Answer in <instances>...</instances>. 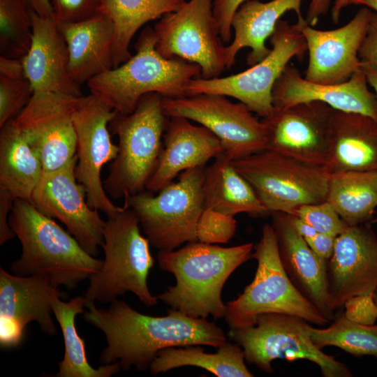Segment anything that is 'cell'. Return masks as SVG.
Masks as SVG:
<instances>
[{
  "label": "cell",
  "mask_w": 377,
  "mask_h": 377,
  "mask_svg": "<svg viewBox=\"0 0 377 377\" xmlns=\"http://www.w3.org/2000/svg\"><path fill=\"white\" fill-rule=\"evenodd\" d=\"M108 309H98L95 302L85 304L84 319L105 336L107 346L100 362H118L126 371L134 367L149 369L156 354L170 347L190 345L219 348L226 343L224 331L207 318H193L171 309L165 316L138 312L126 302L115 299Z\"/></svg>",
  "instance_id": "6da1fadb"
},
{
  "label": "cell",
  "mask_w": 377,
  "mask_h": 377,
  "mask_svg": "<svg viewBox=\"0 0 377 377\" xmlns=\"http://www.w3.org/2000/svg\"><path fill=\"white\" fill-rule=\"evenodd\" d=\"M253 250L252 243L222 247L195 241L179 249L159 251L158 267L174 275L175 284L158 299L193 318H224V284L238 267L252 258Z\"/></svg>",
  "instance_id": "7a4b0ae2"
},
{
  "label": "cell",
  "mask_w": 377,
  "mask_h": 377,
  "mask_svg": "<svg viewBox=\"0 0 377 377\" xmlns=\"http://www.w3.org/2000/svg\"><path fill=\"white\" fill-rule=\"evenodd\" d=\"M8 223L22 246L20 258L10 267L15 275L40 276L57 288L71 290L102 267L103 260L29 201L15 200Z\"/></svg>",
  "instance_id": "3957f363"
},
{
  "label": "cell",
  "mask_w": 377,
  "mask_h": 377,
  "mask_svg": "<svg viewBox=\"0 0 377 377\" xmlns=\"http://www.w3.org/2000/svg\"><path fill=\"white\" fill-rule=\"evenodd\" d=\"M153 28L146 27L135 43V54L117 67L87 82L91 94L121 114H130L145 94L186 96L191 80L201 76L200 67L179 57L165 59L155 49Z\"/></svg>",
  "instance_id": "277c9868"
},
{
  "label": "cell",
  "mask_w": 377,
  "mask_h": 377,
  "mask_svg": "<svg viewBox=\"0 0 377 377\" xmlns=\"http://www.w3.org/2000/svg\"><path fill=\"white\" fill-rule=\"evenodd\" d=\"M140 228L135 213L124 204L107 216L101 244L104 260L100 270L89 278L85 304L110 303L127 292L147 306L158 303L157 296L151 294L147 284L154 263L150 243Z\"/></svg>",
  "instance_id": "5b68a950"
},
{
  "label": "cell",
  "mask_w": 377,
  "mask_h": 377,
  "mask_svg": "<svg viewBox=\"0 0 377 377\" xmlns=\"http://www.w3.org/2000/svg\"><path fill=\"white\" fill-rule=\"evenodd\" d=\"M163 96L149 93L130 114L117 112L109 130L118 138V154L111 162L103 188L114 199L146 190L160 157L167 119Z\"/></svg>",
  "instance_id": "8992f818"
},
{
  "label": "cell",
  "mask_w": 377,
  "mask_h": 377,
  "mask_svg": "<svg viewBox=\"0 0 377 377\" xmlns=\"http://www.w3.org/2000/svg\"><path fill=\"white\" fill-rule=\"evenodd\" d=\"M253 250L251 256L257 260L258 267L252 282L236 299L226 303L223 318L230 330L253 326L260 315L269 313L298 316L318 325L330 322L288 278L272 224L263 226L260 239Z\"/></svg>",
  "instance_id": "52a82bcc"
},
{
  "label": "cell",
  "mask_w": 377,
  "mask_h": 377,
  "mask_svg": "<svg viewBox=\"0 0 377 377\" xmlns=\"http://www.w3.org/2000/svg\"><path fill=\"white\" fill-rule=\"evenodd\" d=\"M205 169L185 170L178 181L156 193L145 190L124 198V204L135 213L150 245L159 251L197 241V223L205 209Z\"/></svg>",
  "instance_id": "ba28073f"
},
{
  "label": "cell",
  "mask_w": 377,
  "mask_h": 377,
  "mask_svg": "<svg viewBox=\"0 0 377 377\" xmlns=\"http://www.w3.org/2000/svg\"><path fill=\"white\" fill-rule=\"evenodd\" d=\"M311 327L298 316L269 313L260 315L253 326L230 329L228 336L242 347L246 362L266 373H273L274 360H306L318 366L324 377L352 376L346 364L314 345Z\"/></svg>",
  "instance_id": "9c48e42d"
},
{
  "label": "cell",
  "mask_w": 377,
  "mask_h": 377,
  "mask_svg": "<svg viewBox=\"0 0 377 377\" xmlns=\"http://www.w3.org/2000/svg\"><path fill=\"white\" fill-rule=\"evenodd\" d=\"M306 24V20L293 24L280 20L269 37L272 48L265 59L237 74L194 78L187 86L186 96L214 94L232 97L263 118L269 116L274 109L272 94L276 81L293 57L301 59L307 51L302 31Z\"/></svg>",
  "instance_id": "30bf717a"
},
{
  "label": "cell",
  "mask_w": 377,
  "mask_h": 377,
  "mask_svg": "<svg viewBox=\"0 0 377 377\" xmlns=\"http://www.w3.org/2000/svg\"><path fill=\"white\" fill-rule=\"evenodd\" d=\"M270 212L293 215L300 206L327 200L330 174L324 167L309 165L265 149L232 161Z\"/></svg>",
  "instance_id": "8fae6325"
},
{
  "label": "cell",
  "mask_w": 377,
  "mask_h": 377,
  "mask_svg": "<svg viewBox=\"0 0 377 377\" xmlns=\"http://www.w3.org/2000/svg\"><path fill=\"white\" fill-rule=\"evenodd\" d=\"M155 49L165 59L179 57L201 68L200 77H221L226 68V46L212 0H189L163 15L153 28Z\"/></svg>",
  "instance_id": "7c38bea8"
},
{
  "label": "cell",
  "mask_w": 377,
  "mask_h": 377,
  "mask_svg": "<svg viewBox=\"0 0 377 377\" xmlns=\"http://www.w3.org/2000/svg\"><path fill=\"white\" fill-rule=\"evenodd\" d=\"M227 96L198 94L163 97L168 117H184L207 128L220 140L223 154L232 161L267 149V132L262 121L243 103H232Z\"/></svg>",
  "instance_id": "4fadbf2b"
},
{
  "label": "cell",
  "mask_w": 377,
  "mask_h": 377,
  "mask_svg": "<svg viewBox=\"0 0 377 377\" xmlns=\"http://www.w3.org/2000/svg\"><path fill=\"white\" fill-rule=\"evenodd\" d=\"M117 112L93 94L80 97L73 113L77 138L75 177L86 191L89 205L107 216L119 211L106 193L101 172L117 156L109 123Z\"/></svg>",
  "instance_id": "5bb4252c"
},
{
  "label": "cell",
  "mask_w": 377,
  "mask_h": 377,
  "mask_svg": "<svg viewBox=\"0 0 377 377\" xmlns=\"http://www.w3.org/2000/svg\"><path fill=\"white\" fill-rule=\"evenodd\" d=\"M79 98L34 92L27 106L12 119L39 156L43 172L65 166L76 156L73 113Z\"/></svg>",
  "instance_id": "9a60e30c"
},
{
  "label": "cell",
  "mask_w": 377,
  "mask_h": 377,
  "mask_svg": "<svg viewBox=\"0 0 377 377\" xmlns=\"http://www.w3.org/2000/svg\"><path fill=\"white\" fill-rule=\"evenodd\" d=\"M77 156L65 166L43 172L31 203L41 213L64 223L90 255L96 257L103 241L105 221L87 201L86 191L75 177Z\"/></svg>",
  "instance_id": "2e32d148"
},
{
  "label": "cell",
  "mask_w": 377,
  "mask_h": 377,
  "mask_svg": "<svg viewBox=\"0 0 377 377\" xmlns=\"http://www.w3.org/2000/svg\"><path fill=\"white\" fill-rule=\"evenodd\" d=\"M334 108L320 101L274 108L261 120L267 132V149L289 158L324 167Z\"/></svg>",
  "instance_id": "e0dca14e"
},
{
  "label": "cell",
  "mask_w": 377,
  "mask_h": 377,
  "mask_svg": "<svg viewBox=\"0 0 377 377\" xmlns=\"http://www.w3.org/2000/svg\"><path fill=\"white\" fill-rule=\"evenodd\" d=\"M66 299L40 276H18L0 269V345L10 348L22 341L24 328L36 322L42 332L54 335L57 327L52 318L56 298Z\"/></svg>",
  "instance_id": "ac0fdd59"
},
{
  "label": "cell",
  "mask_w": 377,
  "mask_h": 377,
  "mask_svg": "<svg viewBox=\"0 0 377 377\" xmlns=\"http://www.w3.org/2000/svg\"><path fill=\"white\" fill-rule=\"evenodd\" d=\"M327 283L332 310L350 298L377 289V237L370 227L348 226L335 239L327 263Z\"/></svg>",
  "instance_id": "d6986e66"
},
{
  "label": "cell",
  "mask_w": 377,
  "mask_h": 377,
  "mask_svg": "<svg viewBox=\"0 0 377 377\" xmlns=\"http://www.w3.org/2000/svg\"><path fill=\"white\" fill-rule=\"evenodd\" d=\"M372 11L363 6L346 24L318 30L306 24L302 31L306 42L309 64L306 80L323 84L344 82L362 68L359 50L368 31Z\"/></svg>",
  "instance_id": "ffe728a7"
},
{
  "label": "cell",
  "mask_w": 377,
  "mask_h": 377,
  "mask_svg": "<svg viewBox=\"0 0 377 377\" xmlns=\"http://www.w3.org/2000/svg\"><path fill=\"white\" fill-rule=\"evenodd\" d=\"M368 84L362 68L344 82L323 84L306 80L295 67L288 64L273 87L272 103L274 108H286L300 103L320 101L335 110L360 113L377 121V98Z\"/></svg>",
  "instance_id": "44dd1931"
},
{
  "label": "cell",
  "mask_w": 377,
  "mask_h": 377,
  "mask_svg": "<svg viewBox=\"0 0 377 377\" xmlns=\"http://www.w3.org/2000/svg\"><path fill=\"white\" fill-rule=\"evenodd\" d=\"M32 39L22 58L26 78L34 92L82 96L80 85L68 72L66 42L53 17H40L31 10Z\"/></svg>",
  "instance_id": "7402d4cb"
},
{
  "label": "cell",
  "mask_w": 377,
  "mask_h": 377,
  "mask_svg": "<svg viewBox=\"0 0 377 377\" xmlns=\"http://www.w3.org/2000/svg\"><path fill=\"white\" fill-rule=\"evenodd\" d=\"M167 121L163 148L146 190L157 193L182 172L205 167L223 153L217 137L202 126L184 117H172Z\"/></svg>",
  "instance_id": "603a6c76"
},
{
  "label": "cell",
  "mask_w": 377,
  "mask_h": 377,
  "mask_svg": "<svg viewBox=\"0 0 377 377\" xmlns=\"http://www.w3.org/2000/svg\"><path fill=\"white\" fill-rule=\"evenodd\" d=\"M271 214L280 259L288 278L322 315L332 320L334 312L330 307L327 290V261L318 258L297 232L290 214L281 212Z\"/></svg>",
  "instance_id": "cb8c5ba5"
},
{
  "label": "cell",
  "mask_w": 377,
  "mask_h": 377,
  "mask_svg": "<svg viewBox=\"0 0 377 377\" xmlns=\"http://www.w3.org/2000/svg\"><path fill=\"white\" fill-rule=\"evenodd\" d=\"M324 168L330 174L377 172V121L360 113L334 109Z\"/></svg>",
  "instance_id": "d4e9b609"
},
{
  "label": "cell",
  "mask_w": 377,
  "mask_h": 377,
  "mask_svg": "<svg viewBox=\"0 0 377 377\" xmlns=\"http://www.w3.org/2000/svg\"><path fill=\"white\" fill-rule=\"evenodd\" d=\"M68 50V72L81 85L113 68L114 27L111 18L100 12L81 22L57 24Z\"/></svg>",
  "instance_id": "484cf974"
},
{
  "label": "cell",
  "mask_w": 377,
  "mask_h": 377,
  "mask_svg": "<svg viewBox=\"0 0 377 377\" xmlns=\"http://www.w3.org/2000/svg\"><path fill=\"white\" fill-rule=\"evenodd\" d=\"M303 0H246L235 12L231 22L234 30L233 40L226 46V68L235 64L238 52L242 48L251 51L246 57V62L253 66L270 52L265 42L273 34L281 17L287 11L293 10L297 21H304L301 6Z\"/></svg>",
  "instance_id": "4316f807"
},
{
  "label": "cell",
  "mask_w": 377,
  "mask_h": 377,
  "mask_svg": "<svg viewBox=\"0 0 377 377\" xmlns=\"http://www.w3.org/2000/svg\"><path fill=\"white\" fill-rule=\"evenodd\" d=\"M203 192L205 209L232 216L246 213L263 217L270 214L253 186L223 153L205 167Z\"/></svg>",
  "instance_id": "83f0119b"
},
{
  "label": "cell",
  "mask_w": 377,
  "mask_h": 377,
  "mask_svg": "<svg viewBox=\"0 0 377 377\" xmlns=\"http://www.w3.org/2000/svg\"><path fill=\"white\" fill-rule=\"evenodd\" d=\"M43 174L37 153L13 120L9 121L0 132V189L31 202Z\"/></svg>",
  "instance_id": "f1b7e54d"
},
{
  "label": "cell",
  "mask_w": 377,
  "mask_h": 377,
  "mask_svg": "<svg viewBox=\"0 0 377 377\" xmlns=\"http://www.w3.org/2000/svg\"><path fill=\"white\" fill-rule=\"evenodd\" d=\"M201 345L170 347L161 350L151 363L153 375L185 366L202 368L217 377H251L245 364L243 350L236 343L227 341L216 353L204 352Z\"/></svg>",
  "instance_id": "f546056e"
},
{
  "label": "cell",
  "mask_w": 377,
  "mask_h": 377,
  "mask_svg": "<svg viewBox=\"0 0 377 377\" xmlns=\"http://www.w3.org/2000/svg\"><path fill=\"white\" fill-rule=\"evenodd\" d=\"M186 0H103L100 12L113 22V68L128 60L130 43L147 22L177 10Z\"/></svg>",
  "instance_id": "4dcf8cb0"
},
{
  "label": "cell",
  "mask_w": 377,
  "mask_h": 377,
  "mask_svg": "<svg viewBox=\"0 0 377 377\" xmlns=\"http://www.w3.org/2000/svg\"><path fill=\"white\" fill-rule=\"evenodd\" d=\"M327 201L348 226L364 224L377 208V172L330 174Z\"/></svg>",
  "instance_id": "1f68e13d"
},
{
  "label": "cell",
  "mask_w": 377,
  "mask_h": 377,
  "mask_svg": "<svg viewBox=\"0 0 377 377\" xmlns=\"http://www.w3.org/2000/svg\"><path fill=\"white\" fill-rule=\"evenodd\" d=\"M85 302L84 296L73 297L68 302L59 297L53 301L52 313L60 326L64 342V355L59 362L57 377H110L121 369L118 362L96 369L88 362L84 341L75 326V317L84 312Z\"/></svg>",
  "instance_id": "d6a6232c"
},
{
  "label": "cell",
  "mask_w": 377,
  "mask_h": 377,
  "mask_svg": "<svg viewBox=\"0 0 377 377\" xmlns=\"http://www.w3.org/2000/svg\"><path fill=\"white\" fill-rule=\"evenodd\" d=\"M311 337L320 349L335 346L355 357L371 355L377 358V325H367L339 314L327 328L312 327Z\"/></svg>",
  "instance_id": "836d02e7"
},
{
  "label": "cell",
  "mask_w": 377,
  "mask_h": 377,
  "mask_svg": "<svg viewBox=\"0 0 377 377\" xmlns=\"http://www.w3.org/2000/svg\"><path fill=\"white\" fill-rule=\"evenodd\" d=\"M32 39L31 10L24 0H0V53L22 59Z\"/></svg>",
  "instance_id": "e575fe53"
},
{
  "label": "cell",
  "mask_w": 377,
  "mask_h": 377,
  "mask_svg": "<svg viewBox=\"0 0 377 377\" xmlns=\"http://www.w3.org/2000/svg\"><path fill=\"white\" fill-rule=\"evenodd\" d=\"M34 93L27 79H10L0 75V128L20 113Z\"/></svg>",
  "instance_id": "d590c367"
},
{
  "label": "cell",
  "mask_w": 377,
  "mask_h": 377,
  "mask_svg": "<svg viewBox=\"0 0 377 377\" xmlns=\"http://www.w3.org/2000/svg\"><path fill=\"white\" fill-rule=\"evenodd\" d=\"M236 229L234 216L204 209L197 223V241L211 244H226L234 236Z\"/></svg>",
  "instance_id": "8d00e7d4"
},
{
  "label": "cell",
  "mask_w": 377,
  "mask_h": 377,
  "mask_svg": "<svg viewBox=\"0 0 377 377\" xmlns=\"http://www.w3.org/2000/svg\"><path fill=\"white\" fill-rule=\"evenodd\" d=\"M293 215L311 226L317 232L337 237L348 226L328 201L299 207Z\"/></svg>",
  "instance_id": "74e56055"
},
{
  "label": "cell",
  "mask_w": 377,
  "mask_h": 377,
  "mask_svg": "<svg viewBox=\"0 0 377 377\" xmlns=\"http://www.w3.org/2000/svg\"><path fill=\"white\" fill-rule=\"evenodd\" d=\"M57 24L86 20L100 13L103 0H51Z\"/></svg>",
  "instance_id": "f35d334b"
},
{
  "label": "cell",
  "mask_w": 377,
  "mask_h": 377,
  "mask_svg": "<svg viewBox=\"0 0 377 377\" xmlns=\"http://www.w3.org/2000/svg\"><path fill=\"white\" fill-rule=\"evenodd\" d=\"M374 293L349 299L343 306L345 316L357 323L374 324L377 319V306L374 300Z\"/></svg>",
  "instance_id": "ab89813d"
},
{
  "label": "cell",
  "mask_w": 377,
  "mask_h": 377,
  "mask_svg": "<svg viewBox=\"0 0 377 377\" xmlns=\"http://www.w3.org/2000/svg\"><path fill=\"white\" fill-rule=\"evenodd\" d=\"M246 0H215L213 12L219 22L223 43H229L232 36V20L239 7Z\"/></svg>",
  "instance_id": "60d3db41"
},
{
  "label": "cell",
  "mask_w": 377,
  "mask_h": 377,
  "mask_svg": "<svg viewBox=\"0 0 377 377\" xmlns=\"http://www.w3.org/2000/svg\"><path fill=\"white\" fill-rule=\"evenodd\" d=\"M362 62L377 68V13L372 12L369 27L359 50Z\"/></svg>",
  "instance_id": "b9f144b4"
},
{
  "label": "cell",
  "mask_w": 377,
  "mask_h": 377,
  "mask_svg": "<svg viewBox=\"0 0 377 377\" xmlns=\"http://www.w3.org/2000/svg\"><path fill=\"white\" fill-rule=\"evenodd\" d=\"M16 199L8 192L0 189V244L15 237L8 223V217Z\"/></svg>",
  "instance_id": "7bdbcfd3"
},
{
  "label": "cell",
  "mask_w": 377,
  "mask_h": 377,
  "mask_svg": "<svg viewBox=\"0 0 377 377\" xmlns=\"http://www.w3.org/2000/svg\"><path fill=\"white\" fill-rule=\"evenodd\" d=\"M336 237L318 232L313 237L304 239L318 258L327 261L333 253Z\"/></svg>",
  "instance_id": "ee69618b"
},
{
  "label": "cell",
  "mask_w": 377,
  "mask_h": 377,
  "mask_svg": "<svg viewBox=\"0 0 377 377\" xmlns=\"http://www.w3.org/2000/svg\"><path fill=\"white\" fill-rule=\"evenodd\" d=\"M0 75H3L10 79H27L22 62V58H8L1 55Z\"/></svg>",
  "instance_id": "f6af8a7d"
},
{
  "label": "cell",
  "mask_w": 377,
  "mask_h": 377,
  "mask_svg": "<svg viewBox=\"0 0 377 377\" xmlns=\"http://www.w3.org/2000/svg\"><path fill=\"white\" fill-rule=\"evenodd\" d=\"M332 0H311L305 18L307 24L315 26L320 17L327 13Z\"/></svg>",
  "instance_id": "bcb514c9"
},
{
  "label": "cell",
  "mask_w": 377,
  "mask_h": 377,
  "mask_svg": "<svg viewBox=\"0 0 377 377\" xmlns=\"http://www.w3.org/2000/svg\"><path fill=\"white\" fill-rule=\"evenodd\" d=\"M29 9L40 17H53L51 0H24Z\"/></svg>",
  "instance_id": "7dc6e473"
},
{
  "label": "cell",
  "mask_w": 377,
  "mask_h": 377,
  "mask_svg": "<svg viewBox=\"0 0 377 377\" xmlns=\"http://www.w3.org/2000/svg\"><path fill=\"white\" fill-rule=\"evenodd\" d=\"M290 219L295 230L304 239L312 237L318 233L311 226L298 216L290 214Z\"/></svg>",
  "instance_id": "c3c4849f"
},
{
  "label": "cell",
  "mask_w": 377,
  "mask_h": 377,
  "mask_svg": "<svg viewBox=\"0 0 377 377\" xmlns=\"http://www.w3.org/2000/svg\"><path fill=\"white\" fill-rule=\"evenodd\" d=\"M362 69L365 73L368 84L374 89L377 98V68L371 64L362 62Z\"/></svg>",
  "instance_id": "681fc988"
},
{
  "label": "cell",
  "mask_w": 377,
  "mask_h": 377,
  "mask_svg": "<svg viewBox=\"0 0 377 377\" xmlns=\"http://www.w3.org/2000/svg\"><path fill=\"white\" fill-rule=\"evenodd\" d=\"M350 0H334L331 10L332 20L334 23L339 22L343 9L350 5Z\"/></svg>",
  "instance_id": "f907efd6"
},
{
  "label": "cell",
  "mask_w": 377,
  "mask_h": 377,
  "mask_svg": "<svg viewBox=\"0 0 377 377\" xmlns=\"http://www.w3.org/2000/svg\"><path fill=\"white\" fill-rule=\"evenodd\" d=\"M350 4L365 6L377 13V0H350Z\"/></svg>",
  "instance_id": "816d5d0a"
},
{
  "label": "cell",
  "mask_w": 377,
  "mask_h": 377,
  "mask_svg": "<svg viewBox=\"0 0 377 377\" xmlns=\"http://www.w3.org/2000/svg\"><path fill=\"white\" fill-rule=\"evenodd\" d=\"M374 300L377 306V289L375 290L374 293Z\"/></svg>",
  "instance_id": "f5cc1de1"
},
{
  "label": "cell",
  "mask_w": 377,
  "mask_h": 377,
  "mask_svg": "<svg viewBox=\"0 0 377 377\" xmlns=\"http://www.w3.org/2000/svg\"><path fill=\"white\" fill-rule=\"evenodd\" d=\"M375 222H377V218L376 219V220L374 221Z\"/></svg>",
  "instance_id": "db71d44e"
}]
</instances>
